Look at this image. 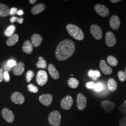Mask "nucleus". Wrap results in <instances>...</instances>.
I'll return each mask as SVG.
<instances>
[{"mask_svg":"<svg viewBox=\"0 0 126 126\" xmlns=\"http://www.w3.org/2000/svg\"><path fill=\"white\" fill-rule=\"evenodd\" d=\"M75 51V45L74 42L70 39H65L59 43L55 54L58 60L64 61L72 57Z\"/></svg>","mask_w":126,"mask_h":126,"instance_id":"obj_1","label":"nucleus"},{"mask_svg":"<svg viewBox=\"0 0 126 126\" xmlns=\"http://www.w3.org/2000/svg\"><path fill=\"white\" fill-rule=\"evenodd\" d=\"M66 30L69 34L77 40H82L84 38L83 32L76 25L69 24L66 26Z\"/></svg>","mask_w":126,"mask_h":126,"instance_id":"obj_2","label":"nucleus"},{"mask_svg":"<svg viewBox=\"0 0 126 126\" xmlns=\"http://www.w3.org/2000/svg\"><path fill=\"white\" fill-rule=\"evenodd\" d=\"M48 119L51 126H59L61 123V114L58 111H54L50 113Z\"/></svg>","mask_w":126,"mask_h":126,"instance_id":"obj_3","label":"nucleus"},{"mask_svg":"<svg viewBox=\"0 0 126 126\" xmlns=\"http://www.w3.org/2000/svg\"><path fill=\"white\" fill-rule=\"evenodd\" d=\"M90 32L92 36L96 40H100L102 37V31L100 27L96 24H93L90 27Z\"/></svg>","mask_w":126,"mask_h":126,"instance_id":"obj_4","label":"nucleus"},{"mask_svg":"<svg viewBox=\"0 0 126 126\" xmlns=\"http://www.w3.org/2000/svg\"><path fill=\"white\" fill-rule=\"evenodd\" d=\"M48 78L47 72L44 70H40L37 73L36 81L38 85L40 86H44L47 82Z\"/></svg>","mask_w":126,"mask_h":126,"instance_id":"obj_5","label":"nucleus"},{"mask_svg":"<svg viewBox=\"0 0 126 126\" xmlns=\"http://www.w3.org/2000/svg\"><path fill=\"white\" fill-rule=\"evenodd\" d=\"M94 9L95 12L103 17H107L110 13L109 9L103 5L96 4L95 6Z\"/></svg>","mask_w":126,"mask_h":126,"instance_id":"obj_6","label":"nucleus"},{"mask_svg":"<svg viewBox=\"0 0 126 126\" xmlns=\"http://www.w3.org/2000/svg\"><path fill=\"white\" fill-rule=\"evenodd\" d=\"M87 102V99L86 96L81 93L79 94L77 97V104L78 108L80 110L83 111L86 108Z\"/></svg>","mask_w":126,"mask_h":126,"instance_id":"obj_7","label":"nucleus"},{"mask_svg":"<svg viewBox=\"0 0 126 126\" xmlns=\"http://www.w3.org/2000/svg\"><path fill=\"white\" fill-rule=\"evenodd\" d=\"M73 103V100L72 97L67 95L64 98H63L61 102V108L66 110H68L71 108Z\"/></svg>","mask_w":126,"mask_h":126,"instance_id":"obj_8","label":"nucleus"},{"mask_svg":"<svg viewBox=\"0 0 126 126\" xmlns=\"http://www.w3.org/2000/svg\"><path fill=\"white\" fill-rule=\"evenodd\" d=\"M116 43V39L113 32H107L106 34V44L109 47H112L115 45Z\"/></svg>","mask_w":126,"mask_h":126,"instance_id":"obj_9","label":"nucleus"},{"mask_svg":"<svg viewBox=\"0 0 126 126\" xmlns=\"http://www.w3.org/2000/svg\"><path fill=\"white\" fill-rule=\"evenodd\" d=\"M100 105L104 110L108 113H112L115 107V104L109 100H104Z\"/></svg>","mask_w":126,"mask_h":126,"instance_id":"obj_10","label":"nucleus"},{"mask_svg":"<svg viewBox=\"0 0 126 126\" xmlns=\"http://www.w3.org/2000/svg\"><path fill=\"white\" fill-rule=\"evenodd\" d=\"M11 99L14 103L18 105H21L24 103L25 98L21 93L19 92H15L11 96Z\"/></svg>","mask_w":126,"mask_h":126,"instance_id":"obj_11","label":"nucleus"},{"mask_svg":"<svg viewBox=\"0 0 126 126\" xmlns=\"http://www.w3.org/2000/svg\"><path fill=\"white\" fill-rule=\"evenodd\" d=\"M52 96L50 94L41 95L39 98L41 103L46 107H48L52 103Z\"/></svg>","mask_w":126,"mask_h":126,"instance_id":"obj_12","label":"nucleus"},{"mask_svg":"<svg viewBox=\"0 0 126 126\" xmlns=\"http://www.w3.org/2000/svg\"><path fill=\"white\" fill-rule=\"evenodd\" d=\"M2 115L5 120L9 123L13 122L15 117L13 112L8 108H4L2 110Z\"/></svg>","mask_w":126,"mask_h":126,"instance_id":"obj_13","label":"nucleus"},{"mask_svg":"<svg viewBox=\"0 0 126 126\" xmlns=\"http://www.w3.org/2000/svg\"><path fill=\"white\" fill-rule=\"evenodd\" d=\"M99 68L101 72L103 73L105 75H110L112 72L113 70L112 68L107 64L105 60H101L99 62Z\"/></svg>","mask_w":126,"mask_h":126,"instance_id":"obj_14","label":"nucleus"},{"mask_svg":"<svg viewBox=\"0 0 126 126\" xmlns=\"http://www.w3.org/2000/svg\"><path fill=\"white\" fill-rule=\"evenodd\" d=\"M109 23L112 29L114 30H117L120 26L121 21L117 16L113 15L110 18Z\"/></svg>","mask_w":126,"mask_h":126,"instance_id":"obj_15","label":"nucleus"},{"mask_svg":"<svg viewBox=\"0 0 126 126\" xmlns=\"http://www.w3.org/2000/svg\"><path fill=\"white\" fill-rule=\"evenodd\" d=\"M25 69L24 63L19 62L16 64L13 69L14 74L16 76H20L23 74Z\"/></svg>","mask_w":126,"mask_h":126,"instance_id":"obj_16","label":"nucleus"},{"mask_svg":"<svg viewBox=\"0 0 126 126\" xmlns=\"http://www.w3.org/2000/svg\"><path fill=\"white\" fill-rule=\"evenodd\" d=\"M48 69L50 76L54 79H59V72L52 64L50 63L49 64Z\"/></svg>","mask_w":126,"mask_h":126,"instance_id":"obj_17","label":"nucleus"},{"mask_svg":"<svg viewBox=\"0 0 126 126\" xmlns=\"http://www.w3.org/2000/svg\"><path fill=\"white\" fill-rule=\"evenodd\" d=\"M45 8L46 6L44 3H39L38 4L36 5L32 8L31 10L32 13L34 15H38L44 11Z\"/></svg>","mask_w":126,"mask_h":126,"instance_id":"obj_18","label":"nucleus"},{"mask_svg":"<svg viewBox=\"0 0 126 126\" xmlns=\"http://www.w3.org/2000/svg\"><path fill=\"white\" fill-rule=\"evenodd\" d=\"M33 50V45L29 40L25 41L23 46V51L26 53L30 54L32 53Z\"/></svg>","mask_w":126,"mask_h":126,"instance_id":"obj_19","label":"nucleus"},{"mask_svg":"<svg viewBox=\"0 0 126 126\" xmlns=\"http://www.w3.org/2000/svg\"><path fill=\"white\" fill-rule=\"evenodd\" d=\"M32 44L34 47H37L40 45L43 41V38L40 35L35 34L32 36Z\"/></svg>","mask_w":126,"mask_h":126,"instance_id":"obj_20","label":"nucleus"},{"mask_svg":"<svg viewBox=\"0 0 126 126\" xmlns=\"http://www.w3.org/2000/svg\"><path fill=\"white\" fill-rule=\"evenodd\" d=\"M10 15V9L6 5L0 3V17H5Z\"/></svg>","mask_w":126,"mask_h":126,"instance_id":"obj_21","label":"nucleus"},{"mask_svg":"<svg viewBox=\"0 0 126 126\" xmlns=\"http://www.w3.org/2000/svg\"><path fill=\"white\" fill-rule=\"evenodd\" d=\"M108 87L109 90L111 92H114L117 90V84L113 78H110L108 81Z\"/></svg>","mask_w":126,"mask_h":126,"instance_id":"obj_22","label":"nucleus"},{"mask_svg":"<svg viewBox=\"0 0 126 126\" xmlns=\"http://www.w3.org/2000/svg\"><path fill=\"white\" fill-rule=\"evenodd\" d=\"M19 40V36L17 34H14L9 37L7 41V45L9 46H12L16 45Z\"/></svg>","mask_w":126,"mask_h":126,"instance_id":"obj_23","label":"nucleus"},{"mask_svg":"<svg viewBox=\"0 0 126 126\" xmlns=\"http://www.w3.org/2000/svg\"><path fill=\"white\" fill-rule=\"evenodd\" d=\"M79 81L74 78H71L68 80V85L71 88L75 89L79 86Z\"/></svg>","mask_w":126,"mask_h":126,"instance_id":"obj_24","label":"nucleus"},{"mask_svg":"<svg viewBox=\"0 0 126 126\" xmlns=\"http://www.w3.org/2000/svg\"><path fill=\"white\" fill-rule=\"evenodd\" d=\"M16 26L14 25H9V27H7V28L5 31V35L8 37H10L13 35L14 32L16 31Z\"/></svg>","mask_w":126,"mask_h":126,"instance_id":"obj_25","label":"nucleus"},{"mask_svg":"<svg viewBox=\"0 0 126 126\" xmlns=\"http://www.w3.org/2000/svg\"><path fill=\"white\" fill-rule=\"evenodd\" d=\"M107 61L109 64L113 67H115L117 66L118 64V61L116 58L113 56H108L107 59Z\"/></svg>","mask_w":126,"mask_h":126,"instance_id":"obj_26","label":"nucleus"},{"mask_svg":"<svg viewBox=\"0 0 126 126\" xmlns=\"http://www.w3.org/2000/svg\"><path fill=\"white\" fill-rule=\"evenodd\" d=\"M38 59H39V61L36 63V65L37 67L44 69L46 68L47 63L44 59L42 57H40Z\"/></svg>","mask_w":126,"mask_h":126,"instance_id":"obj_27","label":"nucleus"},{"mask_svg":"<svg viewBox=\"0 0 126 126\" xmlns=\"http://www.w3.org/2000/svg\"><path fill=\"white\" fill-rule=\"evenodd\" d=\"M88 75L90 77L93 78L95 80H96L100 76V73L98 70H90L88 73Z\"/></svg>","mask_w":126,"mask_h":126,"instance_id":"obj_28","label":"nucleus"},{"mask_svg":"<svg viewBox=\"0 0 126 126\" xmlns=\"http://www.w3.org/2000/svg\"><path fill=\"white\" fill-rule=\"evenodd\" d=\"M106 86H105L103 84L99 82L95 84L94 89L95 91L97 92H99L104 91L106 89Z\"/></svg>","mask_w":126,"mask_h":126,"instance_id":"obj_29","label":"nucleus"},{"mask_svg":"<svg viewBox=\"0 0 126 126\" xmlns=\"http://www.w3.org/2000/svg\"><path fill=\"white\" fill-rule=\"evenodd\" d=\"M118 77L120 81L123 82L126 80V75L125 72L122 71H120L118 73Z\"/></svg>","mask_w":126,"mask_h":126,"instance_id":"obj_30","label":"nucleus"},{"mask_svg":"<svg viewBox=\"0 0 126 126\" xmlns=\"http://www.w3.org/2000/svg\"><path fill=\"white\" fill-rule=\"evenodd\" d=\"M10 21L11 23H15V22H17V23H20V24H22L23 22V18L22 17L20 18H18L16 16H12L10 19Z\"/></svg>","mask_w":126,"mask_h":126,"instance_id":"obj_31","label":"nucleus"},{"mask_svg":"<svg viewBox=\"0 0 126 126\" xmlns=\"http://www.w3.org/2000/svg\"><path fill=\"white\" fill-rule=\"evenodd\" d=\"M28 90L30 92L32 93H36L38 92V88L37 87H36V86H34L33 84H30L29 85H28Z\"/></svg>","mask_w":126,"mask_h":126,"instance_id":"obj_32","label":"nucleus"},{"mask_svg":"<svg viewBox=\"0 0 126 126\" xmlns=\"http://www.w3.org/2000/svg\"><path fill=\"white\" fill-rule=\"evenodd\" d=\"M35 73L32 71L30 70L27 72L26 74V80L27 82H30L32 81V79L34 77Z\"/></svg>","mask_w":126,"mask_h":126,"instance_id":"obj_33","label":"nucleus"},{"mask_svg":"<svg viewBox=\"0 0 126 126\" xmlns=\"http://www.w3.org/2000/svg\"><path fill=\"white\" fill-rule=\"evenodd\" d=\"M118 108L120 113L122 114H126V100Z\"/></svg>","mask_w":126,"mask_h":126,"instance_id":"obj_34","label":"nucleus"},{"mask_svg":"<svg viewBox=\"0 0 126 126\" xmlns=\"http://www.w3.org/2000/svg\"><path fill=\"white\" fill-rule=\"evenodd\" d=\"M7 65L9 67L11 68L13 67L14 66H15L16 65V61H15L13 59H11V60H9L8 62H7Z\"/></svg>","mask_w":126,"mask_h":126,"instance_id":"obj_35","label":"nucleus"},{"mask_svg":"<svg viewBox=\"0 0 126 126\" xmlns=\"http://www.w3.org/2000/svg\"><path fill=\"white\" fill-rule=\"evenodd\" d=\"M119 126H126V116L121 118L119 122Z\"/></svg>","mask_w":126,"mask_h":126,"instance_id":"obj_36","label":"nucleus"},{"mask_svg":"<svg viewBox=\"0 0 126 126\" xmlns=\"http://www.w3.org/2000/svg\"><path fill=\"white\" fill-rule=\"evenodd\" d=\"M4 79L6 82H9L10 80L9 73L7 71H5L4 72Z\"/></svg>","mask_w":126,"mask_h":126,"instance_id":"obj_37","label":"nucleus"},{"mask_svg":"<svg viewBox=\"0 0 126 126\" xmlns=\"http://www.w3.org/2000/svg\"><path fill=\"white\" fill-rule=\"evenodd\" d=\"M95 86V84L93 82H90L87 83L86 84V87L88 88V89H94V88Z\"/></svg>","mask_w":126,"mask_h":126,"instance_id":"obj_38","label":"nucleus"},{"mask_svg":"<svg viewBox=\"0 0 126 126\" xmlns=\"http://www.w3.org/2000/svg\"><path fill=\"white\" fill-rule=\"evenodd\" d=\"M17 9L16 8H12L10 9V15L14 16L17 13Z\"/></svg>","mask_w":126,"mask_h":126,"instance_id":"obj_39","label":"nucleus"},{"mask_svg":"<svg viewBox=\"0 0 126 126\" xmlns=\"http://www.w3.org/2000/svg\"><path fill=\"white\" fill-rule=\"evenodd\" d=\"M4 79V73L3 70L1 69H0V82H1Z\"/></svg>","mask_w":126,"mask_h":126,"instance_id":"obj_40","label":"nucleus"},{"mask_svg":"<svg viewBox=\"0 0 126 126\" xmlns=\"http://www.w3.org/2000/svg\"><path fill=\"white\" fill-rule=\"evenodd\" d=\"M17 14H18V15H19V16H21V15H23V10H20L18 11Z\"/></svg>","mask_w":126,"mask_h":126,"instance_id":"obj_41","label":"nucleus"},{"mask_svg":"<svg viewBox=\"0 0 126 126\" xmlns=\"http://www.w3.org/2000/svg\"><path fill=\"white\" fill-rule=\"evenodd\" d=\"M36 1H37L36 0H29L30 3L32 4H33L35 3Z\"/></svg>","mask_w":126,"mask_h":126,"instance_id":"obj_42","label":"nucleus"},{"mask_svg":"<svg viewBox=\"0 0 126 126\" xmlns=\"http://www.w3.org/2000/svg\"><path fill=\"white\" fill-rule=\"evenodd\" d=\"M6 66L4 67L5 70H7V71H10L11 69H10L11 68L9 67L8 66V65H7V64H6V65H5Z\"/></svg>","mask_w":126,"mask_h":126,"instance_id":"obj_43","label":"nucleus"},{"mask_svg":"<svg viewBox=\"0 0 126 126\" xmlns=\"http://www.w3.org/2000/svg\"><path fill=\"white\" fill-rule=\"evenodd\" d=\"M110 1L111 2H113V3H117V2H118L121 1V0H110Z\"/></svg>","mask_w":126,"mask_h":126,"instance_id":"obj_44","label":"nucleus"},{"mask_svg":"<svg viewBox=\"0 0 126 126\" xmlns=\"http://www.w3.org/2000/svg\"><path fill=\"white\" fill-rule=\"evenodd\" d=\"M125 73H126V67L125 68Z\"/></svg>","mask_w":126,"mask_h":126,"instance_id":"obj_45","label":"nucleus"}]
</instances>
